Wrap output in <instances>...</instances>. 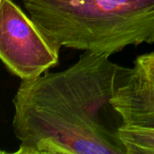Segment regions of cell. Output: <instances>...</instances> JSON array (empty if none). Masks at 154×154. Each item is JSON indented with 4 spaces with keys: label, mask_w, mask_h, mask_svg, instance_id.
I'll return each mask as SVG.
<instances>
[{
    "label": "cell",
    "mask_w": 154,
    "mask_h": 154,
    "mask_svg": "<svg viewBox=\"0 0 154 154\" xmlns=\"http://www.w3.org/2000/svg\"><path fill=\"white\" fill-rule=\"evenodd\" d=\"M117 134L126 154H154V127L121 125Z\"/></svg>",
    "instance_id": "5"
},
{
    "label": "cell",
    "mask_w": 154,
    "mask_h": 154,
    "mask_svg": "<svg viewBox=\"0 0 154 154\" xmlns=\"http://www.w3.org/2000/svg\"><path fill=\"white\" fill-rule=\"evenodd\" d=\"M130 69L86 51L68 69L22 80L13 98L15 154H126L104 122Z\"/></svg>",
    "instance_id": "1"
},
{
    "label": "cell",
    "mask_w": 154,
    "mask_h": 154,
    "mask_svg": "<svg viewBox=\"0 0 154 154\" xmlns=\"http://www.w3.org/2000/svg\"><path fill=\"white\" fill-rule=\"evenodd\" d=\"M60 47L13 0H0V58L22 80L43 75L60 60Z\"/></svg>",
    "instance_id": "3"
},
{
    "label": "cell",
    "mask_w": 154,
    "mask_h": 154,
    "mask_svg": "<svg viewBox=\"0 0 154 154\" xmlns=\"http://www.w3.org/2000/svg\"><path fill=\"white\" fill-rule=\"evenodd\" d=\"M60 48L111 56L154 42V0H22Z\"/></svg>",
    "instance_id": "2"
},
{
    "label": "cell",
    "mask_w": 154,
    "mask_h": 154,
    "mask_svg": "<svg viewBox=\"0 0 154 154\" xmlns=\"http://www.w3.org/2000/svg\"><path fill=\"white\" fill-rule=\"evenodd\" d=\"M111 105L123 125L154 127V51L135 59Z\"/></svg>",
    "instance_id": "4"
}]
</instances>
